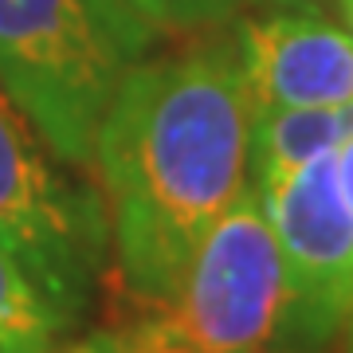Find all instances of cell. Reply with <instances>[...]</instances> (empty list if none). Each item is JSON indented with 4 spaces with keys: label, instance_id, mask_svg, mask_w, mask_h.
Masks as SVG:
<instances>
[{
    "label": "cell",
    "instance_id": "6da1fadb",
    "mask_svg": "<svg viewBox=\"0 0 353 353\" xmlns=\"http://www.w3.org/2000/svg\"><path fill=\"white\" fill-rule=\"evenodd\" d=\"M252 118L236 32L145 55L118 83L90 173L130 299H165L248 189Z\"/></svg>",
    "mask_w": 353,
    "mask_h": 353
},
{
    "label": "cell",
    "instance_id": "7a4b0ae2",
    "mask_svg": "<svg viewBox=\"0 0 353 353\" xmlns=\"http://www.w3.org/2000/svg\"><path fill=\"white\" fill-rule=\"evenodd\" d=\"M283 318V255L259 192L236 196L165 299H130L83 353H271Z\"/></svg>",
    "mask_w": 353,
    "mask_h": 353
},
{
    "label": "cell",
    "instance_id": "3957f363",
    "mask_svg": "<svg viewBox=\"0 0 353 353\" xmlns=\"http://www.w3.org/2000/svg\"><path fill=\"white\" fill-rule=\"evenodd\" d=\"M153 43L110 0H0V87L79 173L94 169L114 90Z\"/></svg>",
    "mask_w": 353,
    "mask_h": 353
},
{
    "label": "cell",
    "instance_id": "277c9868",
    "mask_svg": "<svg viewBox=\"0 0 353 353\" xmlns=\"http://www.w3.org/2000/svg\"><path fill=\"white\" fill-rule=\"evenodd\" d=\"M0 243L48 303L79 326L106 271L110 216L102 192L63 165L0 87Z\"/></svg>",
    "mask_w": 353,
    "mask_h": 353
},
{
    "label": "cell",
    "instance_id": "5b68a950",
    "mask_svg": "<svg viewBox=\"0 0 353 353\" xmlns=\"http://www.w3.org/2000/svg\"><path fill=\"white\" fill-rule=\"evenodd\" d=\"M283 255L275 353H318L353 310V212L338 185V150L259 192Z\"/></svg>",
    "mask_w": 353,
    "mask_h": 353
},
{
    "label": "cell",
    "instance_id": "8992f818",
    "mask_svg": "<svg viewBox=\"0 0 353 353\" xmlns=\"http://www.w3.org/2000/svg\"><path fill=\"white\" fill-rule=\"evenodd\" d=\"M252 114L353 99V36L318 12L279 8L236 24Z\"/></svg>",
    "mask_w": 353,
    "mask_h": 353
},
{
    "label": "cell",
    "instance_id": "52a82bcc",
    "mask_svg": "<svg viewBox=\"0 0 353 353\" xmlns=\"http://www.w3.org/2000/svg\"><path fill=\"white\" fill-rule=\"evenodd\" d=\"M122 16L161 36H212L236 20L243 0H110Z\"/></svg>",
    "mask_w": 353,
    "mask_h": 353
},
{
    "label": "cell",
    "instance_id": "ba28073f",
    "mask_svg": "<svg viewBox=\"0 0 353 353\" xmlns=\"http://www.w3.org/2000/svg\"><path fill=\"white\" fill-rule=\"evenodd\" d=\"M338 185H341V196H345V204H350V212H353V138L338 150Z\"/></svg>",
    "mask_w": 353,
    "mask_h": 353
},
{
    "label": "cell",
    "instance_id": "9c48e42d",
    "mask_svg": "<svg viewBox=\"0 0 353 353\" xmlns=\"http://www.w3.org/2000/svg\"><path fill=\"white\" fill-rule=\"evenodd\" d=\"M271 8H299V12H322L326 0H263Z\"/></svg>",
    "mask_w": 353,
    "mask_h": 353
},
{
    "label": "cell",
    "instance_id": "30bf717a",
    "mask_svg": "<svg viewBox=\"0 0 353 353\" xmlns=\"http://www.w3.org/2000/svg\"><path fill=\"white\" fill-rule=\"evenodd\" d=\"M338 8H341V20H345V32L353 36V0H338Z\"/></svg>",
    "mask_w": 353,
    "mask_h": 353
},
{
    "label": "cell",
    "instance_id": "8fae6325",
    "mask_svg": "<svg viewBox=\"0 0 353 353\" xmlns=\"http://www.w3.org/2000/svg\"><path fill=\"white\" fill-rule=\"evenodd\" d=\"M341 338H345V353H353V310L345 318V326H341Z\"/></svg>",
    "mask_w": 353,
    "mask_h": 353
},
{
    "label": "cell",
    "instance_id": "7c38bea8",
    "mask_svg": "<svg viewBox=\"0 0 353 353\" xmlns=\"http://www.w3.org/2000/svg\"><path fill=\"white\" fill-rule=\"evenodd\" d=\"M51 353H83V350H79L75 341H71V345H55V350H51Z\"/></svg>",
    "mask_w": 353,
    "mask_h": 353
}]
</instances>
